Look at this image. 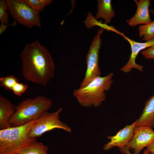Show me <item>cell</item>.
<instances>
[{"instance_id":"1","label":"cell","mask_w":154,"mask_h":154,"mask_svg":"<svg viewBox=\"0 0 154 154\" xmlns=\"http://www.w3.org/2000/svg\"><path fill=\"white\" fill-rule=\"evenodd\" d=\"M20 59L22 75L27 81L46 86L53 78L55 67L52 57L38 40L26 44Z\"/></svg>"},{"instance_id":"2","label":"cell","mask_w":154,"mask_h":154,"mask_svg":"<svg viewBox=\"0 0 154 154\" xmlns=\"http://www.w3.org/2000/svg\"><path fill=\"white\" fill-rule=\"evenodd\" d=\"M0 130V154H18L21 150L37 142L30 137L31 130L36 122Z\"/></svg>"},{"instance_id":"3","label":"cell","mask_w":154,"mask_h":154,"mask_svg":"<svg viewBox=\"0 0 154 154\" xmlns=\"http://www.w3.org/2000/svg\"><path fill=\"white\" fill-rule=\"evenodd\" d=\"M113 75L111 72L105 76L97 77L86 86L74 90L72 95L83 107H99L106 100V92L114 82L112 80Z\"/></svg>"},{"instance_id":"4","label":"cell","mask_w":154,"mask_h":154,"mask_svg":"<svg viewBox=\"0 0 154 154\" xmlns=\"http://www.w3.org/2000/svg\"><path fill=\"white\" fill-rule=\"evenodd\" d=\"M52 104V101L44 96L27 98L15 106V112L9 123L12 127H16L36 120L50 109Z\"/></svg>"},{"instance_id":"5","label":"cell","mask_w":154,"mask_h":154,"mask_svg":"<svg viewBox=\"0 0 154 154\" xmlns=\"http://www.w3.org/2000/svg\"><path fill=\"white\" fill-rule=\"evenodd\" d=\"M8 10L15 21L30 29L41 28L39 12L31 8L23 0H7Z\"/></svg>"},{"instance_id":"6","label":"cell","mask_w":154,"mask_h":154,"mask_svg":"<svg viewBox=\"0 0 154 154\" xmlns=\"http://www.w3.org/2000/svg\"><path fill=\"white\" fill-rule=\"evenodd\" d=\"M104 29H99L94 37L86 57L87 68L84 78L79 88L87 86L95 78L100 76L101 72L99 66V52L102 40L100 36Z\"/></svg>"},{"instance_id":"7","label":"cell","mask_w":154,"mask_h":154,"mask_svg":"<svg viewBox=\"0 0 154 154\" xmlns=\"http://www.w3.org/2000/svg\"><path fill=\"white\" fill-rule=\"evenodd\" d=\"M62 110L60 108L52 113L48 111L44 112L36 120L32 127L30 133V137L35 138L40 137L45 132L55 128L62 129L67 132H70V127L60 120L59 115Z\"/></svg>"},{"instance_id":"8","label":"cell","mask_w":154,"mask_h":154,"mask_svg":"<svg viewBox=\"0 0 154 154\" xmlns=\"http://www.w3.org/2000/svg\"><path fill=\"white\" fill-rule=\"evenodd\" d=\"M154 141V130L145 126H135L133 137L127 147L133 154H139L143 148Z\"/></svg>"},{"instance_id":"9","label":"cell","mask_w":154,"mask_h":154,"mask_svg":"<svg viewBox=\"0 0 154 154\" xmlns=\"http://www.w3.org/2000/svg\"><path fill=\"white\" fill-rule=\"evenodd\" d=\"M137 122V120L131 124L127 125L115 135L108 136L110 141L104 145L103 149L108 151L115 147L121 148L127 146L133 137Z\"/></svg>"},{"instance_id":"10","label":"cell","mask_w":154,"mask_h":154,"mask_svg":"<svg viewBox=\"0 0 154 154\" xmlns=\"http://www.w3.org/2000/svg\"><path fill=\"white\" fill-rule=\"evenodd\" d=\"M124 37L129 41L131 45V53L129 60L120 70L125 73H127L130 72L132 69L135 68L142 72L143 66L136 63L135 59L138 54L141 50L154 46V39L149 42L141 43L136 42L125 36Z\"/></svg>"},{"instance_id":"11","label":"cell","mask_w":154,"mask_h":154,"mask_svg":"<svg viewBox=\"0 0 154 154\" xmlns=\"http://www.w3.org/2000/svg\"><path fill=\"white\" fill-rule=\"evenodd\" d=\"M134 1L137 5V9L134 15L127 21L129 25L133 27L139 24L145 25L151 22L152 21L149 16V9L150 5V0Z\"/></svg>"},{"instance_id":"12","label":"cell","mask_w":154,"mask_h":154,"mask_svg":"<svg viewBox=\"0 0 154 154\" xmlns=\"http://www.w3.org/2000/svg\"><path fill=\"white\" fill-rule=\"evenodd\" d=\"M15 106L10 100L0 95V129L12 127L9 121L15 113Z\"/></svg>"},{"instance_id":"13","label":"cell","mask_w":154,"mask_h":154,"mask_svg":"<svg viewBox=\"0 0 154 154\" xmlns=\"http://www.w3.org/2000/svg\"><path fill=\"white\" fill-rule=\"evenodd\" d=\"M141 126L154 128V95L146 101L142 113L137 119L135 126Z\"/></svg>"},{"instance_id":"14","label":"cell","mask_w":154,"mask_h":154,"mask_svg":"<svg viewBox=\"0 0 154 154\" xmlns=\"http://www.w3.org/2000/svg\"><path fill=\"white\" fill-rule=\"evenodd\" d=\"M97 12L96 17V19L102 18L104 20L105 24L110 23L112 19L115 16L110 0H98Z\"/></svg>"},{"instance_id":"15","label":"cell","mask_w":154,"mask_h":154,"mask_svg":"<svg viewBox=\"0 0 154 154\" xmlns=\"http://www.w3.org/2000/svg\"><path fill=\"white\" fill-rule=\"evenodd\" d=\"M48 147L37 142L21 151L18 154H47Z\"/></svg>"},{"instance_id":"16","label":"cell","mask_w":154,"mask_h":154,"mask_svg":"<svg viewBox=\"0 0 154 154\" xmlns=\"http://www.w3.org/2000/svg\"><path fill=\"white\" fill-rule=\"evenodd\" d=\"M138 31L139 37H143V40L146 42L154 39V21L139 26Z\"/></svg>"},{"instance_id":"17","label":"cell","mask_w":154,"mask_h":154,"mask_svg":"<svg viewBox=\"0 0 154 154\" xmlns=\"http://www.w3.org/2000/svg\"><path fill=\"white\" fill-rule=\"evenodd\" d=\"M33 10L39 12L52 1V0H23Z\"/></svg>"},{"instance_id":"18","label":"cell","mask_w":154,"mask_h":154,"mask_svg":"<svg viewBox=\"0 0 154 154\" xmlns=\"http://www.w3.org/2000/svg\"><path fill=\"white\" fill-rule=\"evenodd\" d=\"M19 81V79L18 78L12 75L3 77L0 78L1 86L7 90L12 91L14 86Z\"/></svg>"},{"instance_id":"19","label":"cell","mask_w":154,"mask_h":154,"mask_svg":"<svg viewBox=\"0 0 154 154\" xmlns=\"http://www.w3.org/2000/svg\"><path fill=\"white\" fill-rule=\"evenodd\" d=\"M8 10L7 0L0 1V20L1 23L5 24L9 23V16L7 10Z\"/></svg>"},{"instance_id":"20","label":"cell","mask_w":154,"mask_h":154,"mask_svg":"<svg viewBox=\"0 0 154 154\" xmlns=\"http://www.w3.org/2000/svg\"><path fill=\"white\" fill-rule=\"evenodd\" d=\"M28 88L27 85L18 82L14 86L12 91L16 96H21Z\"/></svg>"},{"instance_id":"21","label":"cell","mask_w":154,"mask_h":154,"mask_svg":"<svg viewBox=\"0 0 154 154\" xmlns=\"http://www.w3.org/2000/svg\"><path fill=\"white\" fill-rule=\"evenodd\" d=\"M142 55L147 59L154 60V46H151L141 52Z\"/></svg>"},{"instance_id":"22","label":"cell","mask_w":154,"mask_h":154,"mask_svg":"<svg viewBox=\"0 0 154 154\" xmlns=\"http://www.w3.org/2000/svg\"><path fill=\"white\" fill-rule=\"evenodd\" d=\"M119 149L121 152L123 154H131L129 151V149L127 146L119 148ZM143 154H152L149 152L147 149H146L144 151Z\"/></svg>"},{"instance_id":"23","label":"cell","mask_w":154,"mask_h":154,"mask_svg":"<svg viewBox=\"0 0 154 154\" xmlns=\"http://www.w3.org/2000/svg\"><path fill=\"white\" fill-rule=\"evenodd\" d=\"M17 24V22L15 21L13 23L8 25H6L3 23H1L0 26V34H2L3 32L6 30L7 28L10 26H16Z\"/></svg>"},{"instance_id":"24","label":"cell","mask_w":154,"mask_h":154,"mask_svg":"<svg viewBox=\"0 0 154 154\" xmlns=\"http://www.w3.org/2000/svg\"><path fill=\"white\" fill-rule=\"evenodd\" d=\"M146 149L152 154H154V141L146 147Z\"/></svg>"},{"instance_id":"25","label":"cell","mask_w":154,"mask_h":154,"mask_svg":"<svg viewBox=\"0 0 154 154\" xmlns=\"http://www.w3.org/2000/svg\"><path fill=\"white\" fill-rule=\"evenodd\" d=\"M152 13H154V11H152Z\"/></svg>"}]
</instances>
